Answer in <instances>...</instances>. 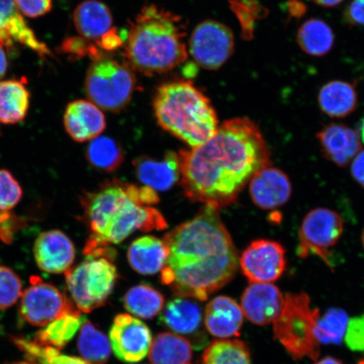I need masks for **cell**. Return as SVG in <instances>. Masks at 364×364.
Masks as SVG:
<instances>
[{"label": "cell", "instance_id": "cell-1", "mask_svg": "<svg viewBox=\"0 0 364 364\" xmlns=\"http://www.w3.org/2000/svg\"><path fill=\"white\" fill-rule=\"evenodd\" d=\"M178 158L186 197L218 208L235 203L255 174L271 165L260 129L247 117L225 122L207 142L180 150Z\"/></svg>", "mask_w": 364, "mask_h": 364}, {"label": "cell", "instance_id": "cell-2", "mask_svg": "<svg viewBox=\"0 0 364 364\" xmlns=\"http://www.w3.org/2000/svg\"><path fill=\"white\" fill-rule=\"evenodd\" d=\"M218 209L205 205L193 220L163 239L168 257L161 282L181 298L204 301L229 284L238 270L237 249Z\"/></svg>", "mask_w": 364, "mask_h": 364}, {"label": "cell", "instance_id": "cell-3", "mask_svg": "<svg viewBox=\"0 0 364 364\" xmlns=\"http://www.w3.org/2000/svg\"><path fill=\"white\" fill-rule=\"evenodd\" d=\"M159 198L149 186H136L112 179L104 181L92 192L81 195L82 220L89 238L84 254L87 257L114 260L117 245L136 231L163 230L168 225L162 213L152 207Z\"/></svg>", "mask_w": 364, "mask_h": 364}, {"label": "cell", "instance_id": "cell-4", "mask_svg": "<svg viewBox=\"0 0 364 364\" xmlns=\"http://www.w3.org/2000/svg\"><path fill=\"white\" fill-rule=\"evenodd\" d=\"M181 18L149 4L136 16L127 36V65L144 75L161 74L188 58Z\"/></svg>", "mask_w": 364, "mask_h": 364}, {"label": "cell", "instance_id": "cell-5", "mask_svg": "<svg viewBox=\"0 0 364 364\" xmlns=\"http://www.w3.org/2000/svg\"><path fill=\"white\" fill-rule=\"evenodd\" d=\"M154 110L159 126L191 148L207 142L218 129L211 102L191 82L173 81L159 86Z\"/></svg>", "mask_w": 364, "mask_h": 364}, {"label": "cell", "instance_id": "cell-6", "mask_svg": "<svg viewBox=\"0 0 364 364\" xmlns=\"http://www.w3.org/2000/svg\"><path fill=\"white\" fill-rule=\"evenodd\" d=\"M320 317L306 294H287L283 311L273 322L275 338L293 358L316 360L320 355L321 343L316 334Z\"/></svg>", "mask_w": 364, "mask_h": 364}, {"label": "cell", "instance_id": "cell-7", "mask_svg": "<svg viewBox=\"0 0 364 364\" xmlns=\"http://www.w3.org/2000/svg\"><path fill=\"white\" fill-rule=\"evenodd\" d=\"M117 279L116 266L106 257H86L65 273L68 293L82 313H90L103 306Z\"/></svg>", "mask_w": 364, "mask_h": 364}, {"label": "cell", "instance_id": "cell-8", "mask_svg": "<svg viewBox=\"0 0 364 364\" xmlns=\"http://www.w3.org/2000/svg\"><path fill=\"white\" fill-rule=\"evenodd\" d=\"M135 85L133 70L127 63L103 56L91 63L85 88L91 102L99 108L117 112L130 102Z\"/></svg>", "mask_w": 364, "mask_h": 364}, {"label": "cell", "instance_id": "cell-9", "mask_svg": "<svg viewBox=\"0 0 364 364\" xmlns=\"http://www.w3.org/2000/svg\"><path fill=\"white\" fill-rule=\"evenodd\" d=\"M343 220L328 208H315L304 217L299 231L297 254L306 258L315 255L332 267L330 250L338 244L343 233Z\"/></svg>", "mask_w": 364, "mask_h": 364}, {"label": "cell", "instance_id": "cell-10", "mask_svg": "<svg viewBox=\"0 0 364 364\" xmlns=\"http://www.w3.org/2000/svg\"><path fill=\"white\" fill-rule=\"evenodd\" d=\"M78 309L57 287L39 277H31V284L22 293L20 314L30 325L44 327L59 317Z\"/></svg>", "mask_w": 364, "mask_h": 364}, {"label": "cell", "instance_id": "cell-11", "mask_svg": "<svg viewBox=\"0 0 364 364\" xmlns=\"http://www.w3.org/2000/svg\"><path fill=\"white\" fill-rule=\"evenodd\" d=\"M234 35L229 27L215 21H205L191 36V55L198 65L215 70L228 61L234 51Z\"/></svg>", "mask_w": 364, "mask_h": 364}, {"label": "cell", "instance_id": "cell-12", "mask_svg": "<svg viewBox=\"0 0 364 364\" xmlns=\"http://www.w3.org/2000/svg\"><path fill=\"white\" fill-rule=\"evenodd\" d=\"M244 275L252 284H271L279 280L286 269V250L272 240H257L240 258Z\"/></svg>", "mask_w": 364, "mask_h": 364}, {"label": "cell", "instance_id": "cell-13", "mask_svg": "<svg viewBox=\"0 0 364 364\" xmlns=\"http://www.w3.org/2000/svg\"><path fill=\"white\" fill-rule=\"evenodd\" d=\"M152 334L145 323L127 314L114 318L110 343L114 354L121 361L138 363L147 356L152 344Z\"/></svg>", "mask_w": 364, "mask_h": 364}, {"label": "cell", "instance_id": "cell-14", "mask_svg": "<svg viewBox=\"0 0 364 364\" xmlns=\"http://www.w3.org/2000/svg\"><path fill=\"white\" fill-rule=\"evenodd\" d=\"M33 254L40 269L52 274H65L75 260L74 243L58 230L41 233L35 240Z\"/></svg>", "mask_w": 364, "mask_h": 364}, {"label": "cell", "instance_id": "cell-15", "mask_svg": "<svg viewBox=\"0 0 364 364\" xmlns=\"http://www.w3.org/2000/svg\"><path fill=\"white\" fill-rule=\"evenodd\" d=\"M19 43L41 58H53L48 46L36 38L13 0H0V47L11 50Z\"/></svg>", "mask_w": 364, "mask_h": 364}, {"label": "cell", "instance_id": "cell-16", "mask_svg": "<svg viewBox=\"0 0 364 364\" xmlns=\"http://www.w3.org/2000/svg\"><path fill=\"white\" fill-rule=\"evenodd\" d=\"M285 303V296L272 284H252L241 298V309L250 322L267 326L279 316Z\"/></svg>", "mask_w": 364, "mask_h": 364}, {"label": "cell", "instance_id": "cell-17", "mask_svg": "<svg viewBox=\"0 0 364 364\" xmlns=\"http://www.w3.org/2000/svg\"><path fill=\"white\" fill-rule=\"evenodd\" d=\"M252 201L263 210L284 206L292 195V184L284 171L268 166L259 171L250 182Z\"/></svg>", "mask_w": 364, "mask_h": 364}, {"label": "cell", "instance_id": "cell-18", "mask_svg": "<svg viewBox=\"0 0 364 364\" xmlns=\"http://www.w3.org/2000/svg\"><path fill=\"white\" fill-rule=\"evenodd\" d=\"M316 136L324 156L340 167L348 166L361 151L358 132L344 124L331 122L323 127Z\"/></svg>", "mask_w": 364, "mask_h": 364}, {"label": "cell", "instance_id": "cell-19", "mask_svg": "<svg viewBox=\"0 0 364 364\" xmlns=\"http://www.w3.org/2000/svg\"><path fill=\"white\" fill-rule=\"evenodd\" d=\"M63 125L73 140L84 143L103 133L107 122L101 108L97 105L85 100H77L68 105Z\"/></svg>", "mask_w": 364, "mask_h": 364}, {"label": "cell", "instance_id": "cell-20", "mask_svg": "<svg viewBox=\"0 0 364 364\" xmlns=\"http://www.w3.org/2000/svg\"><path fill=\"white\" fill-rule=\"evenodd\" d=\"M243 320L242 309L227 296H218L211 300L205 311V325L209 333L218 338L239 336Z\"/></svg>", "mask_w": 364, "mask_h": 364}, {"label": "cell", "instance_id": "cell-21", "mask_svg": "<svg viewBox=\"0 0 364 364\" xmlns=\"http://www.w3.org/2000/svg\"><path fill=\"white\" fill-rule=\"evenodd\" d=\"M161 322L175 333L193 340L198 338L199 345L204 340L199 338L202 326V309L197 303L186 298H176L168 303L161 315Z\"/></svg>", "mask_w": 364, "mask_h": 364}, {"label": "cell", "instance_id": "cell-22", "mask_svg": "<svg viewBox=\"0 0 364 364\" xmlns=\"http://www.w3.org/2000/svg\"><path fill=\"white\" fill-rule=\"evenodd\" d=\"M136 176L154 191H167L178 181L181 172L178 154L169 151L161 161L139 157L134 162Z\"/></svg>", "mask_w": 364, "mask_h": 364}, {"label": "cell", "instance_id": "cell-23", "mask_svg": "<svg viewBox=\"0 0 364 364\" xmlns=\"http://www.w3.org/2000/svg\"><path fill=\"white\" fill-rule=\"evenodd\" d=\"M74 24L78 33L97 45L113 30V18L109 8L98 0H85L75 8Z\"/></svg>", "mask_w": 364, "mask_h": 364}, {"label": "cell", "instance_id": "cell-24", "mask_svg": "<svg viewBox=\"0 0 364 364\" xmlns=\"http://www.w3.org/2000/svg\"><path fill=\"white\" fill-rule=\"evenodd\" d=\"M167 257L165 242L154 236H144L135 240L127 250L131 267L143 275H154L161 272Z\"/></svg>", "mask_w": 364, "mask_h": 364}, {"label": "cell", "instance_id": "cell-25", "mask_svg": "<svg viewBox=\"0 0 364 364\" xmlns=\"http://www.w3.org/2000/svg\"><path fill=\"white\" fill-rule=\"evenodd\" d=\"M358 95L356 87L343 80H332L322 86L318 94V104L326 115L344 118L356 110Z\"/></svg>", "mask_w": 364, "mask_h": 364}, {"label": "cell", "instance_id": "cell-26", "mask_svg": "<svg viewBox=\"0 0 364 364\" xmlns=\"http://www.w3.org/2000/svg\"><path fill=\"white\" fill-rule=\"evenodd\" d=\"M30 106V92L21 80L0 81V122L16 124L25 119Z\"/></svg>", "mask_w": 364, "mask_h": 364}, {"label": "cell", "instance_id": "cell-27", "mask_svg": "<svg viewBox=\"0 0 364 364\" xmlns=\"http://www.w3.org/2000/svg\"><path fill=\"white\" fill-rule=\"evenodd\" d=\"M149 353L153 364H188L192 359L193 348L183 336L163 332L153 340Z\"/></svg>", "mask_w": 364, "mask_h": 364}, {"label": "cell", "instance_id": "cell-28", "mask_svg": "<svg viewBox=\"0 0 364 364\" xmlns=\"http://www.w3.org/2000/svg\"><path fill=\"white\" fill-rule=\"evenodd\" d=\"M297 43L308 55L324 57L333 48L335 36L331 27L325 21L311 18L299 27Z\"/></svg>", "mask_w": 364, "mask_h": 364}, {"label": "cell", "instance_id": "cell-29", "mask_svg": "<svg viewBox=\"0 0 364 364\" xmlns=\"http://www.w3.org/2000/svg\"><path fill=\"white\" fill-rule=\"evenodd\" d=\"M85 321L79 309L67 313L38 332L34 343L43 347L60 350L74 338Z\"/></svg>", "mask_w": 364, "mask_h": 364}, {"label": "cell", "instance_id": "cell-30", "mask_svg": "<svg viewBox=\"0 0 364 364\" xmlns=\"http://www.w3.org/2000/svg\"><path fill=\"white\" fill-rule=\"evenodd\" d=\"M78 349L82 358L90 364H106L112 354L110 340L90 321L81 326Z\"/></svg>", "mask_w": 364, "mask_h": 364}, {"label": "cell", "instance_id": "cell-31", "mask_svg": "<svg viewBox=\"0 0 364 364\" xmlns=\"http://www.w3.org/2000/svg\"><path fill=\"white\" fill-rule=\"evenodd\" d=\"M124 304L127 311L135 316L152 318L162 311L165 299L151 286L139 284L127 291Z\"/></svg>", "mask_w": 364, "mask_h": 364}, {"label": "cell", "instance_id": "cell-32", "mask_svg": "<svg viewBox=\"0 0 364 364\" xmlns=\"http://www.w3.org/2000/svg\"><path fill=\"white\" fill-rule=\"evenodd\" d=\"M85 156L95 169L106 172L115 171L124 161L120 145L105 136H99L90 141Z\"/></svg>", "mask_w": 364, "mask_h": 364}, {"label": "cell", "instance_id": "cell-33", "mask_svg": "<svg viewBox=\"0 0 364 364\" xmlns=\"http://www.w3.org/2000/svg\"><path fill=\"white\" fill-rule=\"evenodd\" d=\"M203 364H252L247 345L239 340L213 341L205 350Z\"/></svg>", "mask_w": 364, "mask_h": 364}, {"label": "cell", "instance_id": "cell-34", "mask_svg": "<svg viewBox=\"0 0 364 364\" xmlns=\"http://www.w3.org/2000/svg\"><path fill=\"white\" fill-rule=\"evenodd\" d=\"M348 316L343 309H331L317 322L316 334L320 343L340 344L345 336Z\"/></svg>", "mask_w": 364, "mask_h": 364}, {"label": "cell", "instance_id": "cell-35", "mask_svg": "<svg viewBox=\"0 0 364 364\" xmlns=\"http://www.w3.org/2000/svg\"><path fill=\"white\" fill-rule=\"evenodd\" d=\"M15 343L27 356L41 364H90L85 359L62 354L52 347H43L24 339H15Z\"/></svg>", "mask_w": 364, "mask_h": 364}, {"label": "cell", "instance_id": "cell-36", "mask_svg": "<svg viewBox=\"0 0 364 364\" xmlns=\"http://www.w3.org/2000/svg\"><path fill=\"white\" fill-rule=\"evenodd\" d=\"M21 280L10 267L0 266V311L11 307L21 297Z\"/></svg>", "mask_w": 364, "mask_h": 364}, {"label": "cell", "instance_id": "cell-37", "mask_svg": "<svg viewBox=\"0 0 364 364\" xmlns=\"http://www.w3.org/2000/svg\"><path fill=\"white\" fill-rule=\"evenodd\" d=\"M23 198L21 186L11 173L0 170V213L10 212Z\"/></svg>", "mask_w": 364, "mask_h": 364}, {"label": "cell", "instance_id": "cell-38", "mask_svg": "<svg viewBox=\"0 0 364 364\" xmlns=\"http://www.w3.org/2000/svg\"><path fill=\"white\" fill-rule=\"evenodd\" d=\"M60 50L63 53L68 54L72 60H77L87 55L93 60H97L104 56L97 46L79 36H70L63 40Z\"/></svg>", "mask_w": 364, "mask_h": 364}, {"label": "cell", "instance_id": "cell-39", "mask_svg": "<svg viewBox=\"0 0 364 364\" xmlns=\"http://www.w3.org/2000/svg\"><path fill=\"white\" fill-rule=\"evenodd\" d=\"M344 338L352 351H364V315L350 318Z\"/></svg>", "mask_w": 364, "mask_h": 364}, {"label": "cell", "instance_id": "cell-40", "mask_svg": "<svg viewBox=\"0 0 364 364\" xmlns=\"http://www.w3.org/2000/svg\"><path fill=\"white\" fill-rule=\"evenodd\" d=\"M22 15L31 18L45 16L51 11L53 0H13Z\"/></svg>", "mask_w": 364, "mask_h": 364}, {"label": "cell", "instance_id": "cell-41", "mask_svg": "<svg viewBox=\"0 0 364 364\" xmlns=\"http://www.w3.org/2000/svg\"><path fill=\"white\" fill-rule=\"evenodd\" d=\"M344 21L351 26H364V0H353L344 11Z\"/></svg>", "mask_w": 364, "mask_h": 364}, {"label": "cell", "instance_id": "cell-42", "mask_svg": "<svg viewBox=\"0 0 364 364\" xmlns=\"http://www.w3.org/2000/svg\"><path fill=\"white\" fill-rule=\"evenodd\" d=\"M351 173L355 181L364 188V150L359 152L358 156L354 158Z\"/></svg>", "mask_w": 364, "mask_h": 364}, {"label": "cell", "instance_id": "cell-43", "mask_svg": "<svg viewBox=\"0 0 364 364\" xmlns=\"http://www.w3.org/2000/svg\"><path fill=\"white\" fill-rule=\"evenodd\" d=\"M289 9L291 15L295 17L302 16L306 10V6L299 0H289Z\"/></svg>", "mask_w": 364, "mask_h": 364}, {"label": "cell", "instance_id": "cell-44", "mask_svg": "<svg viewBox=\"0 0 364 364\" xmlns=\"http://www.w3.org/2000/svg\"><path fill=\"white\" fill-rule=\"evenodd\" d=\"M8 70V58L3 48L0 47V79L6 74Z\"/></svg>", "mask_w": 364, "mask_h": 364}, {"label": "cell", "instance_id": "cell-45", "mask_svg": "<svg viewBox=\"0 0 364 364\" xmlns=\"http://www.w3.org/2000/svg\"><path fill=\"white\" fill-rule=\"evenodd\" d=\"M318 6L325 8H333L339 6L344 0H312Z\"/></svg>", "mask_w": 364, "mask_h": 364}, {"label": "cell", "instance_id": "cell-46", "mask_svg": "<svg viewBox=\"0 0 364 364\" xmlns=\"http://www.w3.org/2000/svg\"><path fill=\"white\" fill-rule=\"evenodd\" d=\"M316 364H343L341 361L338 360L332 357H326L322 358L321 360L318 361Z\"/></svg>", "mask_w": 364, "mask_h": 364}, {"label": "cell", "instance_id": "cell-47", "mask_svg": "<svg viewBox=\"0 0 364 364\" xmlns=\"http://www.w3.org/2000/svg\"><path fill=\"white\" fill-rule=\"evenodd\" d=\"M358 133L359 134V136H360V139L364 143V118H363L361 122H359Z\"/></svg>", "mask_w": 364, "mask_h": 364}, {"label": "cell", "instance_id": "cell-48", "mask_svg": "<svg viewBox=\"0 0 364 364\" xmlns=\"http://www.w3.org/2000/svg\"><path fill=\"white\" fill-rule=\"evenodd\" d=\"M9 364H38L34 363L28 361H23V362H17V363H9Z\"/></svg>", "mask_w": 364, "mask_h": 364}, {"label": "cell", "instance_id": "cell-49", "mask_svg": "<svg viewBox=\"0 0 364 364\" xmlns=\"http://www.w3.org/2000/svg\"><path fill=\"white\" fill-rule=\"evenodd\" d=\"M362 240H363V247H364V230H363V232Z\"/></svg>", "mask_w": 364, "mask_h": 364}]
</instances>
